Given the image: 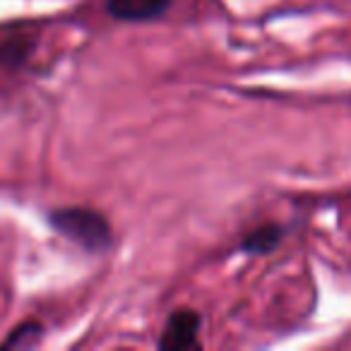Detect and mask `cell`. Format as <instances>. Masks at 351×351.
I'll return each instance as SVG.
<instances>
[{"instance_id":"1","label":"cell","mask_w":351,"mask_h":351,"mask_svg":"<svg viewBox=\"0 0 351 351\" xmlns=\"http://www.w3.org/2000/svg\"><path fill=\"white\" fill-rule=\"evenodd\" d=\"M49 224L73 243L82 245L89 253H104L111 248L113 231L106 217L89 207H63L49 212Z\"/></svg>"},{"instance_id":"2","label":"cell","mask_w":351,"mask_h":351,"mask_svg":"<svg viewBox=\"0 0 351 351\" xmlns=\"http://www.w3.org/2000/svg\"><path fill=\"white\" fill-rule=\"evenodd\" d=\"M200 315L193 308H178L176 313H171V317L166 320V327L161 332L159 349L169 351H186V349H197L200 346Z\"/></svg>"},{"instance_id":"3","label":"cell","mask_w":351,"mask_h":351,"mask_svg":"<svg viewBox=\"0 0 351 351\" xmlns=\"http://www.w3.org/2000/svg\"><path fill=\"white\" fill-rule=\"evenodd\" d=\"M34 51V34L27 27L0 29V68L20 70Z\"/></svg>"},{"instance_id":"4","label":"cell","mask_w":351,"mask_h":351,"mask_svg":"<svg viewBox=\"0 0 351 351\" xmlns=\"http://www.w3.org/2000/svg\"><path fill=\"white\" fill-rule=\"evenodd\" d=\"M171 0H106V12L121 22H152L169 10Z\"/></svg>"},{"instance_id":"5","label":"cell","mask_w":351,"mask_h":351,"mask_svg":"<svg viewBox=\"0 0 351 351\" xmlns=\"http://www.w3.org/2000/svg\"><path fill=\"white\" fill-rule=\"evenodd\" d=\"M284 229L279 224H263L258 229H253L241 243V250L248 255H267L282 243Z\"/></svg>"},{"instance_id":"6","label":"cell","mask_w":351,"mask_h":351,"mask_svg":"<svg viewBox=\"0 0 351 351\" xmlns=\"http://www.w3.org/2000/svg\"><path fill=\"white\" fill-rule=\"evenodd\" d=\"M41 335H44V327L39 322H25L17 330L10 332L5 341H3V349H29V346H36L41 341Z\"/></svg>"}]
</instances>
